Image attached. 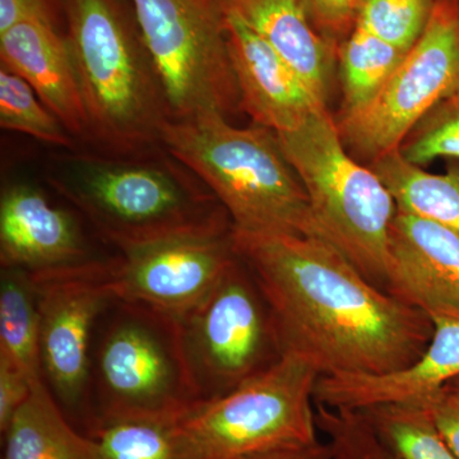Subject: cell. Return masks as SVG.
Segmentation results:
<instances>
[{
    "instance_id": "1",
    "label": "cell",
    "mask_w": 459,
    "mask_h": 459,
    "mask_svg": "<svg viewBox=\"0 0 459 459\" xmlns=\"http://www.w3.org/2000/svg\"><path fill=\"white\" fill-rule=\"evenodd\" d=\"M232 244L270 305L283 353L320 376H382L418 360L427 314L374 285L325 238L232 228Z\"/></svg>"
},
{
    "instance_id": "2",
    "label": "cell",
    "mask_w": 459,
    "mask_h": 459,
    "mask_svg": "<svg viewBox=\"0 0 459 459\" xmlns=\"http://www.w3.org/2000/svg\"><path fill=\"white\" fill-rule=\"evenodd\" d=\"M47 180L117 253L232 228L210 189L164 148L133 157L68 151Z\"/></svg>"
},
{
    "instance_id": "3",
    "label": "cell",
    "mask_w": 459,
    "mask_h": 459,
    "mask_svg": "<svg viewBox=\"0 0 459 459\" xmlns=\"http://www.w3.org/2000/svg\"><path fill=\"white\" fill-rule=\"evenodd\" d=\"M65 16L89 117V143L96 152L120 157L161 150L170 108L131 5L65 0Z\"/></svg>"
},
{
    "instance_id": "4",
    "label": "cell",
    "mask_w": 459,
    "mask_h": 459,
    "mask_svg": "<svg viewBox=\"0 0 459 459\" xmlns=\"http://www.w3.org/2000/svg\"><path fill=\"white\" fill-rule=\"evenodd\" d=\"M161 147L210 189L232 228L327 240L271 129L255 124L238 128L221 115L169 119Z\"/></svg>"
},
{
    "instance_id": "5",
    "label": "cell",
    "mask_w": 459,
    "mask_h": 459,
    "mask_svg": "<svg viewBox=\"0 0 459 459\" xmlns=\"http://www.w3.org/2000/svg\"><path fill=\"white\" fill-rule=\"evenodd\" d=\"M198 402L179 319L111 301L93 336L87 428L113 420H177Z\"/></svg>"
},
{
    "instance_id": "6",
    "label": "cell",
    "mask_w": 459,
    "mask_h": 459,
    "mask_svg": "<svg viewBox=\"0 0 459 459\" xmlns=\"http://www.w3.org/2000/svg\"><path fill=\"white\" fill-rule=\"evenodd\" d=\"M277 135L327 241L385 290L397 204L385 183L346 150L336 119L325 107L295 131Z\"/></svg>"
},
{
    "instance_id": "7",
    "label": "cell",
    "mask_w": 459,
    "mask_h": 459,
    "mask_svg": "<svg viewBox=\"0 0 459 459\" xmlns=\"http://www.w3.org/2000/svg\"><path fill=\"white\" fill-rule=\"evenodd\" d=\"M319 371L303 356L279 361L229 394L198 402L175 420L195 459H253L319 442Z\"/></svg>"
},
{
    "instance_id": "8",
    "label": "cell",
    "mask_w": 459,
    "mask_h": 459,
    "mask_svg": "<svg viewBox=\"0 0 459 459\" xmlns=\"http://www.w3.org/2000/svg\"><path fill=\"white\" fill-rule=\"evenodd\" d=\"M164 87L170 119L241 111L222 0H126Z\"/></svg>"
},
{
    "instance_id": "9",
    "label": "cell",
    "mask_w": 459,
    "mask_h": 459,
    "mask_svg": "<svg viewBox=\"0 0 459 459\" xmlns=\"http://www.w3.org/2000/svg\"><path fill=\"white\" fill-rule=\"evenodd\" d=\"M179 322L201 402L229 394L282 358L270 305L238 256L212 291Z\"/></svg>"
},
{
    "instance_id": "10",
    "label": "cell",
    "mask_w": 459,
    "mask_h": 459,
    "mask_svg": "<svg viewBox=\"0 0 459 459\" xmlns=\"http://www.w3.org/2000/svg\"><path fill=\"white\" fill-rule=\"evenodd\" d=\"M459 90V0H437L421 38L376 98L336 119L352 156L365 161L400 150L416 124Z\"/></svg>"
},
{
    "instance_id": "11",
    "label": "cell",
    "mask_w": 459,
    "mask_h": 459,
    "mask_svg": "<svg viewBox=\"0 0 459 459\" xmlns=\"http://www.w3.org/2000/svg\"><path fill=\"white\" fill-rule=\"evenodd\" d=\"M111 258L86 270L32 279L40 307V365L45 385L65 415L86 418L91 352L108 289Z\"/></svg>"
},
{
    "instance_id": "12",
    "label": "cell",
    "mask_w": 459,
    "mask_h": 459,
    "mask_svg": "<svg viewBox=\"0 0 459 459\" xmlns=\"http://www.w3.org/2000/svg\"><path fill=\"white\" fill-rule=\"evenodd\" d=\"M237 261L232 228L168 238L113 256L108 289L117 300L180 319L212 291Z\"/></svg>"
},
{
    "instance_id": "13",
    "label": "cell",
    "mask_w": 459,
    "mask_h": 459,
    "mask_svg": "<svg viewBox=\"0 0 459 459\" xmlns=\"http://www.w3.org/2000/svg\"><path fill=\"white\" fill-rule=\"evenodd\" d=\"M108 258L96 255L77 216L38 186L9 184L0 197V267L32 279L86 270Z\"/></svg>"
},
{
    "instance_id": "14",
    "label": "cell",
    "mask_w": 459,
    "mask_h": 459,
    "mask_svg": "<svg viewBox=\"0 0 459 459\" xmlns=\"http://www.w3.org/2000/svg\"><path fill=\"white\" fill-rule=\"evenodd\" d=\"M385 290L433 323L459 320V234L397 208Z\"/></svg>"
},
{
    "instance_id": "15",
    "label": "cell",
    "mask_w": 459,
    "mask_h": 459,
    "mask_svg": "<svg viewBox=\"0 0 459 459\" xmlns=\"http://www.w3.org/2000/svg\"><path fill=\"white\" fill-rule=\"evenodd\" d=\"M223 11L240 108L255 126L274 133L295 131L325 107L261 35L235 12Z\"/></svg>"
},
{
    "instance_id": "16",
    "label": "cell",
    "mask_w": 459,
    "mask_h": 459,
    "mask_svg": "<svg viewBox=\"0 0 459 459\" xmlns=\"http://www.w3.org/2000/svg\"><path fill=\"white\" fill-rule=\"evenodd\" d=\"M430 342L406 369L382 376L320 377L316 403L336 410H364L395 402L433 401L459 377V320L434 322Z\"/></svg>"
},
{
    "instance_id": "17",
    "label": "cell",
    "mask_w": 459,
    "mask_h": 459,
    "mask_svg": "<svg viewBox=\"0 0 459 459\" xmlns=\"http://www.w3.org/2000/svg\"><path fill=\"white\" fill-rule=\"evenodd\" d=\"M2 65L21 75L75 141L89 143L90 123L65 36L41 20L0 33Z\"/></svg>"
},
{
    "instance_id": "18",
    "label": "cell",
    "mask_w": 459,
    "mask_h": 459,
    "mask_svg": "<svg viewBox=\"0 0 459 459\" xmlns=\"http://www.w3.org/2000/svg\"><path fill=\"white\" fill-rule=\"evenodd\" d=\"M222 4L261 35L325 104L333 45L314 26L307 0H222Z\"/></svg>"
},
{
    "instance_id": "19",
    "label": "cell",
    "mask_w": 459,
    "mask_h": 459,
    "mask_svg": "<svg viewBox=\"0 0 459 459\" xmlns=\"http://www.w3.org/2000/svg\"><path fill=\"white\" fill-rule=\"evenodd\" d=\"M3 435L4 459H102L96 440L74 428L42 379Z\"/></svg>"
},
{
    "instance_id": "20",
    "label": "cell",
    "mask_w": 459,
    "mask_h": 459,
    "mask_svg": "<svg viewBox=\"0 0 459 459\" xmlns=\"http://www.w3.org/2000/svg\"><path fill=\"white\" fill-rule=\"evenodd\" d=\"M398 210L418 214L459 234V160H449L446 174H430L411 164L398 151L371 162Z\"/></svg>"
},
{
    "instance_id": "21",
    "label": "cell",
    "mask_w": 459,
    "mask_h": 459,
    "mask_svg": "<svg viewBox=\"0 0 459 459\" xmlns=\"http://www.w3.org/2000/svg\"><path fill=\"white\" fill-rule=\"evenodd\" d=\"M0 358L32 382L42 379L38 289L30 274L13 268L0 272Z\"/></svg>"
},
{
    "instance_id": "22",
    "label": "cell",
    "mask_w": 459,
    "mask_h": 459,
    "mask_svg": "<svg viewBox=\"0 0 459 459\" xmlns=\"http://www.w3.org/2000/svg\"><path fill=\"white\" fill-rule=\"evenodd\" d=\"M433 401L395 402L358 411L400 459H458L435 424Z\"/></svg>"
},
{
    "instance_id": "23",
    "label": "cell",
    "mask_w": 459,
    "mask_h": 459,
    "mask_svg": "<svg viewBox=\"0 0 459 459\" xmlns=\"http://www.w3.org/2000/svg\"><path fill=\"white\" fill-rule=\"evenodd\" d=\"M404 54L360 27H355L340 48L343 92L340 115L353 113L376 98Z\"/></svg>"
},
{
    "instance_id": "24",
    "label": "cell",
    "mask_w": 459,
    "mask_h": 459,
    "mask_svg": "<svg viewBox=\"0 0 459 459\" xmlns=\"http://www.w3.org/2000/svg\"><path fill=\"white\" fill-rule=\"evenodd\" d=\"M102 459H195L175 420L126 419L89 429Z\"/></svg>"
},
{
    "instance_id": "25",
    "label": "cell",
    "mask_w": 459,
    "mask_h": 459,
    "mask_svg": "<svg viewBox=\"0 0 459 459\" xmlns=\"http://www.w3.org/2000/svg\"><path fill=\"white\" fill-rule=\"evenodd\" d=\"M0 126L50 146L74 151L78 142L21 75L0 66Z\"/></svg>"
},
{
    "instance_id": "26",
    "label": "cell",
    "mask_w": 459,
    "mask_h": 459,
    "mask_svg": "<svg viewBox=\"0 0 459 459\" xmlns=\"http://www.w3.org/2000/svg\"><path fill=\"white\" fill-rule=\"evenodd\" d=\"M437 0H361L355 27L407 53L421 38Z\"/></svg>"
},
{
    "instance_id": "27",
    "label": "cell",
    "mask_w": 459,
    "mask_h": 459,
    "mask_svg": "<svg viewBox=\"0 0 459 459\" xmlns=\"http://www.w3.org/2000/svg\"><path fill=\"white\" fill-rule=\"evenodd\" d=\"M398 152L421 168L437 159L459 160V90L416 124Z\"/></svg>"
},
{
    "instance_id": "28",
    "label": "cell",
    "mask_w": 459,
    "mask_h": 459,
    "mask_svg": "<svg viewBox=\"0 0 459 459\" xmlns=\"http://www.w3.org/2000/svg\"><path fill=\"white\" fill-rule=\"evenodd\" d=\"M316 424L327 435L332 459H400L358 410H336L316 403Z\"/></svg>"
},
{
    "instance_id": "29",
    "label": "cell",
    "mask_w": 459,
    "mask_h": 459,
    "mask_svg": "<svg viewBox=\"0 0 459 459\" xmlns=\"http://www.w3.org/2000/svg\"><path fill=\"white\" fill-rule=\"evenodd\" d=\"M361 0H307L314 26L325 40L347 39L355 29Z\"/></svg>"
},
{
    "instance_id": "30",
    "label": "cell",
    "mask_w": 459,
    "mask_h": 459,
    "mask_svg": "<svg viewBox=\"0 0 459 459\" xmlns=\"http://www.w3.org/2000/svg\"><path fill=\"white\" fill-rule=\"evenodd\" d=\"M36 382H32L22 370L18 369L16 365L0 358V431L2 434L7 430L17 411L31 394L32 386Z\"/></svg>"
},
{
    "instance_id": "31",
    "label": "cell",
    "mask_w": 459,
    "mask_h": 459,
    "mask_svg": "<svg viewBox=\"0 0 459 459\" xmlns=\"http://www.w3.org/2000/svg\"><path fill=\"white\" fill-rule=\"evenodd\" d=\"M65 0H0V33L29 20H41L56 26Z\"/></svg>"
},
{
    "instance_id": "32",
    "label": "cell",
    "mask_w": 459,
    "mask_h": 459,
    "mask_svg": "<svg viewBox=\"0 0 459 459\" xmlns=\"http://www.w3.org/2000/svg\"><path fill=\"white\" fill-rule=\"evenodd\" d=\"M435 424L448 444L449 448L459 459V409L444 400L443 394L431 403Z\"/></svg>"
},
{
    "instance_id": "33",
    "label": "cell",
    "mask_w": 459,
    "mask_h": 459,
    "mask_svg": "<svg viewBox=\"0 0 459 459\" xmlns=\"http://www.w3.org/2000/svg\"><path fill=\"white\" fill-rule=\"evenodd\" d=\"M253 459H332L328 444L314 443L310 446H294L265 453Z\"/></svg>"
},
{
    "instance_id": "34",
    "label": "cell",
    "mask_w": 459,
    "mask_h": 459,
    "mask_svg": "<svg viewBox=\"0 0 459 459\" xmlns=\"http://www.w3.org/2000/svg\"><path fill=\"white\" fill-rule=\"evenodd\" d=\"M443 397L444 400L459 409V377L444 385Z\"/></svg>"
}]
</instances>
